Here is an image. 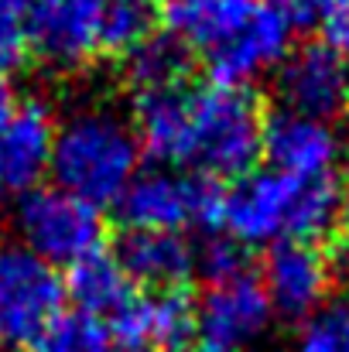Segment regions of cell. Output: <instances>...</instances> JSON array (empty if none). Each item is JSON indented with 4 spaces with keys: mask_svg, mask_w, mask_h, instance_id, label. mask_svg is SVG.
I'll list each match as a JSON object with an SVG mask.
<instances>
[{
    "mask_svg": "<svg viewBox=\"0 0 349 352\" xmlns=\"http://www.w3.org/2000/svg\"><path fill=\"white\" fill-rule=\"evenodd\" d=\"M343 219V185L336 178H291L274 168L250 171L223 195V226L233 243L277 246L319 243Z\"/></svg>",
    "mask_w": 349,
    "mask_h": 352,
    "instance_id": "6da1fadb",
    "label": "cell"
},
{
    "mask_svg": "<svg viewBox=\"0 0 349 352\" xmlns=\"http://www.w3.org/2000/svg\"><path fill=\"white\" fill-rule=\"evenodd\" d=\"M140 164V144L127 120L107 107H86L69 113L55 126L52 144V178L55 188L89 202H120Z\"/></svg>",
    "mask_w": 349,
    "mask_h": 352,
    "instance_id": "7a4b0ae2",
    "label": "cell"
},
{
    "mask_svg": "<svg viewBox=\"0 0 349 352\" xmlns=\"http://www.w3.org/2000/svg\"><path fill=\"white\" fill-rule=\"evenodd\" d=\"M264 154V113L250 89L202 86L185 96L178 164L209 178H243Z\"/></svg>",
    "mask_w": 349,
    "mask_h": 352,
    "instance_id": "3957f363",
    "label": "cell"
},
{
    "mask_svg": "<svg viewBox=\"0 0 349 352\" xmlns=\"http://www.w3.org/2000/svg\"><path fill=\"white\" fill-rule=\"evenodd\" d=\"M223 188L199 171H137L120 195V223L127 233H182L189 226L213 230L223 223Z\"/></svg>",
    "mask_w": 349,
    "mask_h": 352,
    "instance_id": "277c9868",
    "label": "cell"
},
{
    "mask_svg": "<svg viewBox=\"0 0 349 352\" xmlns=\"http://www.w3.org/2000/svg\"><path fill=\"white\" fill-rule=\"evenodd\" d=\"M65 284L17 239H0V352H31L62 315Z\"/></svg>",
    "mask_w": 349,
    "mask_h": 352,
    "instance_id": "5b68a950",
    "label": "cell"
},
{
    "mask_svg": "<svg viewBox=\"0 0 349 352\" xmlns=\"http://www.w3.org/2000/svg\"><path fill=\"white\" fill-rule=\"evenodd\" d=\"M14 230L17 243L48 267H76L79 260L100 253L103 216L96 206L55 185H41L14 206Z\"/></svg>",
    "mask_w": 349,
    "mask_h": 352,
    "instance_id": "8992f818",
    "label": "cell"
},
{
    "mask_svg": "<svg viewBox=\"0 0 349 352\" xmlns=\"http://www.w3.org/2000/svg\"><path fill=\"white\" fill-rule=\"evenodd\" d=\"M274 325V308L257 274L243 270L213 280L195 308V332L206 349L243 352L253 349Z\"/></svg>",
    "mask_w": 349,
    "mask_h": 352,
    "instance_id": "52a82bcc",
    "label": "cell"
},
{
    "mask_svg": "<svg viewBox=\"0 0 349 352\" xmlns=\"http://www.w3.org/2000/svg\"><path fill=\"white\" fill-rule=\"evenodd\" d=\"M274 93L288 113L332 123L349 107V62L326 41L298 45L274 69Z\"/></svg>",
    "mask_w": 349,
    "mask_h": 352,
    "instance_id": "ba28073f",
    "label": "cell"
},
{
    "mask_svg": "<svg viewBox=\"0 0 349 352\" xmlns=\"http://www.w3.org/2000/svg\"><path fill=\"white\" fill-rule=\"evenodd\" d=\"M260 284L274 308V318L308 322L326 308L332 287L329 256L315 243H277L264 260Z\"/></svg>",
    "mask_w": 349,
    "mask_h": 352,
    "instance_id": "9c48e42d",
    "label": "cell"
},
{
    "mask_svg": "<svg viewBox=\"0 0 349 352\" xmlns=\"http://www.w3.org/2000/svg\"><path fill=\"white\" fill-rule=\"evenodd\" d=\"M55 117L48 103L24 100L14 107L0 133V206L21 202L28 192L41 188V178L52 164Z\"/></svg>",
    "mask_w": 349,
    "mask_h": 352,
    "instance_id": "30bf717a",
    "label": "cell"
},
{
    "mask_svg": "<svg viewBox=\"0 0 349 352\" xmlns=\"http://www.w3.org/2000/svg\"><path fill=\"white\" fill-rule=\"evenodd\" d=\"M103 0H34L31 52L55 72H76L100 52Z\"/></svg>",
    "mask_w": 349,
    "mask_h": 352,
    "instance_id": "8fae6325",
    "label": "cell"
},
{
    "mask_svg": "<svg viewBox=\"0 0 349 352\" xmlns=\"http://www.w3.org/2000/svg\"><path fill=\"white\" fill-rule=\"evenodd\" d=\"M110 336L123 349L182 352L195 339V308L182 291L130 294L110 315Z\"/></svg>",
    "mask_w": 349,
    "mask_h": 352,
    "instance_id": "7c38bea8",
    "label": "cell"
},
{
    "mask_svg": "<svg viewBox=\"0 0 349 352\" xmlns=\"http://www.w3.org/2000/svg\"><path fill=\"white\" fill-rule=\"evenodd\" d=\"M264 157L271 161L274 171L291 178L305 182L336 178L343 144L332 123L281 110L271 120H264Z\"/></svg>",
    "mask_w": 349,
    "mask_h": 352,
    "instance_id": "4fadbf2b",
    "label": "cell"
},
{
    "mask_svg": "<svg viewBox=\"0 0 349 352\" xmlns=\"http://www.w3.org/2000/svg\"><path fill=\"white\" fill-rule=\"evenodd\" d=\"M257 7L260 0H165L161 14L182 48L213 58L250 24Z\"/></svg>",
    "mask_w": 349,
    "mask_h": 352,
    "instance_id": "5bb4252c",
    "label": "cell"
},
{
    "mask_svg": "<svg viewBox=\"0 0 349 352\" xmlns=\"http://www.w3.org/2000/svg\"><path fill=\"white\" fill-rule=\"evenodd\" d=\"M116 263L130 284L147 291H178L195 274V250L182 233H127Z\"/></svg>",
    "mask_w": 349,
    "mask_h": 352,
    "instance_id": "9a60e30c",
    "label": "cell"
},
{
    "mask_svg": "<svg viewBox=\"0 0 349 352\" xmlns=\"http://www.w3.org/2000/svg\"><path fill=\"white\" fill-rule=\"evenodd\" d=\"M65 294L76 301V311H86L93 318H110L116 308L130 298V280L120 270L116 256L110 253H93L69 267V277L62 280Z\"/></svg>",
    "mask_w": 349,
    "mask_h": 352,
    "instance_id": "2e32d148",
    "label": "cell"
},
{
    "mask_svg": "<svg viewBox=\"0 0 349 352\" xmlns=\"http://www.w3.org/2000/svg\"><path fill=\"white\" fill-rule=\"evenodd\" d=\"M189 72V48H182L171 34H151L140 48L127 55V79L134 93L182 86Z\"/></svg>",
    "mask_w": 349,
    "mask_h": 352,
    "instance_id": "e0dca14e",
    "label": "cell"
},
{
    "mask_svg": "<svg viewBox=\"0 0 349 352\" xmlns=\"http://www.w3.org/2000/svg\"><path fill=\"white\" fill-rule=\"evenodd\" d=\"M154 3L151 0H103L100 7V48L130 55L151 38Z\"/></svg>",
    "mask_w": 349,
    "mask_h": 352,
    "instance_id": "ac0fdd59",
    "label": "cell"
},
{
    "mask_svg": "<svg viewBox=\"0 0 349 352\" xmlns=\"http://www.w3.org/2000/svg\"><path fill=\"white\" fill-rule=\"evenodd\" d=\"M31 352H114V336L103 318L86 311H62Z\"/></svg>",
    "mask_w": 349,
    "mask_h": 352,
    "instance_id": "d6986e66",
    "label": "cell"
},
{
    "mask_svg": "<svg viewBox=\"0 0 349 352\" xmlns=\"http://www.w3.org/2000/svg\"><path fill=\"white\" fill-rule=\"evenodd\" d=\"M31 3L34 0H0V86L21 72L31 55Z\"/></svg>",
    "mask_w": 349,
    "mask_h": 352,
    "instance_id": "ffe728a7",
    "label": "cell"
},
{
    "mask_svg": "<svg viewBox=\"0 0 349 352\" xmlns=\"http://www.w3.org/2000/svg\"><path fill=\"white\" fill-rule=\"evenodd\" d=\"M295 352H349V301H332L302 322Z\"/></svg>",
    "mask_w": 349,
    "mask_h": 352,
    "instance_id": "44dd1931",
    "label": "cell"
},
{
    "mask_svg": "<svg viewBox=\"0 0 349 352\" xmlns=\"http://www.w3.org/2000/svg\"><path fill=\"white\" fill-rule=\"evenodd\" d=\"M195 267L206 274V280H223V277H233V274H243L250 270L246 263V250L240 243H233L230 236L226 239H213L202 253H195Z\"/></svg>",
    "mask_w": 349,
    "mask_h": 352,
    "instance_id": "7402d4cb",
    "label": "cell"
},
{
    "mask_svg": "<svg viewBox=\"0 0 349 352\" xmlns=\"http://www.w3.org/2000/svg\"><path fill=\"white\" fill-rule=\"evenodd\" d=\"M322 41L349 62V0H312Z\"/></svg>",
    "mask_w": 349,
    "mask_h": 352,
    "instance_id": "603a6c76",
    "label": "cell"
},
{
    "mask_svg": "<svg viewBox=\"0 0 349 352\" xmlns=\"http://www.w3.org/2000/svg\"><path fill=\"white\" fill-rule=\"evenodd\" d=\"M14 107H17V100L7 93V86H0V133H3V126H7L10 113H14Z\"/></svg>",
    "mask_w": 349,
    "mask_h": 352,
    "instance_id": "cb8c5ba5",
    "label": "cell"
},
{
    "mask_svg": "<svg viewBox=\"0 0 349 352\" xmlns=\"http://www.w3.org/2000/svg\"><path fill=\"white\" fill-rule=\"evenodd\" d=\"M343 216H346V226H349V164H346V188H343Z\"/></svg>",
    "mask_w": 349,
    "mask_h": 352,
    "instance_id": "d4e9b609",
    "label": "cell"
},
{
    "mask_svg": "<svg viewBox=\"0 0 349 352\" xmlns=\"http://www.w3.org/2000/svg\"><path fill=\"white\" fill-rule=\"evenodd\" d=\"M123 352H151V349H123Z\"/></svg>",
    "mask_w": 349,
    "mask_h": 352,
    "instance_id": "484cf974",
    "label": "cell"
},
{
    "mask_svg": "<svg viewBox=\"0 0 349 352\" xmlns=\"http://www.w3.org/2000/svg\"><path fill=\"white\" fill-rule=\"evenodd\" d=\"M202 352H216V349H202Z\"/></svg>",
    "mask_w": 349,
    "mask_h": 352,
    "instance_id": "4316f807",
    "label": "cell"
},
{
    "mask_svg": "<svg viewBox=\"0 0 349 352\" xmlns=\"http://www.w3.org/2000/svg\"><path fill=\"white\" fill-rule=\"evenodd\" d=\"M346 113H349V107H346Z\"/></svg>",
    "mask_w": 349,
    "mask_h": 352,
    "instance_id": "83f0119b",
    "label": "cell"
}]
</instances>
